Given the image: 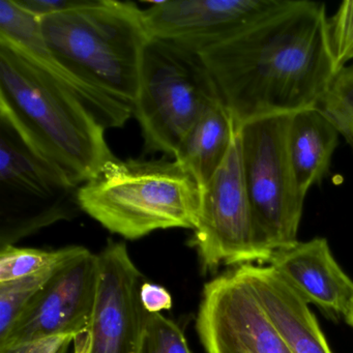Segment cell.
<instances>
[{"instance_id": "cell-1", "label": "cell", "mask_w": 353, "mask_h": 353, "mask_svg": "<svg viewBox=\"0 0 353 353\" xmlns=\"http://www.w3.org/2000/svg\"><path fill=\"white\" fill-rule=\"evenodd\" d=\"M237 129L317 108L339 69L325 5H290L201 54Z\"/></svg>"}, {"instance_id": "cell-2", "label": "cell", "mask_w": 353, "mask_h": 353, "mask_svg": "<svg viewBox=\"0 0 353 353\" xmlns=\"http://www.w3.org/2000/svg\"><path fill=\"white\" fill-rule=\"evenodd\" d=\"M43 39L57 65L53 76L94 113L105 129L133 117L148 34L135 3L88 0L41 18Z\"/></svg>"}, {"instance_id": "cell-3", "label": "cell", "mask_w": 353, "mask_h": 353, "mask_svg": "<svg viewBox=\"0 0 353 353\" xmlns=\"http://www.w3.org/2000/svg\"><path fill=\"white\" fill-rule=\"evenodd\" d=\"M0 112L75 185H81L115 158L105 129L65 84L28 51L0 37Z\"/></svg>"}, {"instance_id": "cell-4", "label": "cell", "mask_w": 353, "mask_h": 353, "mask_svg": "<svg viewBox=\"0 0 353 353\" xmlns=\"http://www.w3.org/2000/svg\"><path fill=\"white\" fill-rule=\"evenodd\" d=\"M200 199L199 183L174 159L121 161L115 157L78 190L82 212L128 239L164 229L194 230Z\"/></svg>"}, {"instance_id": "cell-5", "label": "cell", "mask_w": 353, "mask_h": 353, "mask_svg": "<svg viewBox=\"0 0 353 353\" xmlns=\"http://www.w3.org/2000/svg\"><path fill=\"white\" fill-rule=\"evenodd\" d=\"M220 100L201 55L157 39L148 42L133 105L146 154L174 158L194 123Z\"/></svg>"}, {"instance_id": "cell-6", "label": "cell", "mask_w": 353, "mask_h": 353, "mask_svg": "<svg viewBox=\"0 0 353 353\" xmlns=\"http://www.w3.org/2000/svg\"><path fill=\"white\" fill-rule=\"evenodd\" d=\"M291 115H274L239 128L241 164L256 237L272 257L299 243L305 195L297 185L288 150Z\"/></svg>"}, {"instance_id": "cell-7", "label": "cell", "mask_w": 353, "mask_h": 353, "mask_svg": "<svg viewBox=\"0 0 353 353\" xmlns=\"http://www.w3.org/2000/svg\"><path fill=\"white\" fill-rule=\"evenodd\" d=\"M6 113L0 112V218L3 236L24 234L69 218L78 190Z\"/></svg>"}, {"instance_id": "cell-8", "label": "cell", "mask_w": 353, "mask_h": 353, "mask_svg": "<svg viewBox=\"0 0 353 353\" xmlns=\"http://www.w3.org/2000/svg\"><path fill=\"white\" fill-rule=\"evenodd\" d=\"M192 247L197 250L202 268L268 263L270 256L256 237L251 204L241 164L239 129L220 168L201 188L199 214Z\"/></svg>"}, {"instance_id": "cell-9", "label": "cell", "mask_w": 353, "mask_h": 353, "mask_svg": "<svg viewBox=\"0 0 353 353\" xmlns=\"http://www.w3.org/2000/svg\"><path fill=\"white\" fill-rule=\"evenodd\" d=\"M99 281V255L88 251L65 262L0 338V351L26 346L47 336L72 334L76 338L88 332Z\"/></svg>"}, {"instance_id": "cell-10", "label": "cell", "mask_w": 353, "mask_h": 353, "mask_svg": "<svg viewBox=\"0 0 353 353\" xmlns=\"http://www.w3.org/2000/svg\"><path fill=\"white\" fill-rule=\"evenodd\" d=\"M291 0H166L142 10L150 38L201 55L290 5Z\"/></svg>"}, {"instance_id": "cell-11", "label": "cell", "mask_w": 353, "mask_h": 353, "mask_svg": "<svg viewBox=\"0 0 353 353\" xmlns=\"http://www.w3.org/2000/svg\"><path fill=\"white\" fill-rule=\"evenodd\" d=\"M196 327L208 353H291L236 270L205 285Z\"/></svg>"}, {"instance_id": "cell-12", "label": "cell", "mask_w": 353, "mask_h": 353, "mask_svg": "<svg viewBox=\"0 0 353 353\" xmlns=\"http://www.w3.org/2000/svg\"><path fill=\"white\" fill-rule=\"evenodd\" d=\"M100 281L92 324L90 353H139L148 312L140 299L141 272L123 243L98 254Z\"/></svg>"}, {"instance_id": "cell-13", "label": "cell", "mask_w": 353, "mask_h": 353, "mask_svg": "<svg viewBox=\"0 0 353 353\" xmlns=\"http://www.w3.org/2000/svg\"><path fill=\"white\" fill-rule=\"evenodd\" d=\"M307 303L345 317L353 303V281L339 265L325 239L316 237L274 252L268 261Z\"/></svg>"}, {"instance_id": "cell-14", "label": "cell", "mask_w": 353, "mask_h": 353, "mask_svg": "<svg viewBox=\"0 0 353 353\" xmlns=\"http://www.w3.org/2000/svg\"><path fill=\"white\" fill-rule=\"evenodd\" d=\"M280 332L291 353H334L309 303L270 265L236 268Z\"/></svg>"}, {"instance_id": "cell-15", "label": "cell", "mask_w": 353, "mask_h": 353, "mask_svg": "<svg viewBox=\"0 0 353 353\" xmlns=\"http://www.w3.org/2000/svg\"><path fill=\"white\" fill-rule=\"evenodd\" d=\"M339 135L336 128L319 108L305 109L291 115L289 157L303 195L327 173Z\"/></svg>"}, {"instance_id": "cell-16", "label": "cell", "mask_w": 353, "mask_h": 353, "mask_svg": "<svg viewBox=\"0 0 353 353\" xmlns=\"http://www.w3.org/2000/svg\"><path fill=\"white\" fill-rule=\"evenodd\" d=\"M237 128L222 100L212 104L181 140L174 160L203 187L230 150Z\"/></svg>"}, {"instance_id": "cell-17", "label": "cell", "mask_w": 353, "mask_h": 353, "mask_svg": "<svg viewBox=\"0 0 353 353\" xmlns=\"http://www.w3.org/2000/svg\"><path fill=\"white\" fill-rule=\"evenodd\" d=\"M88 250L71 245L55 251L18 248L6 243L0 252V283L32 276L83 255Z\"/></svg>"}, {"instance_id": "cell-18", "label": "cell", "mask_w": 353, "mask_h": 353, "mask_svg": "<svg viewBox=\"0 0 353 353\" xmlns=\"http://www.w3.org/2000/svg\"><path fill=\"white\" fill-rule=\"evenodd\" d=\"M63 264L32 276L0 283V338L7 334L24 307L44 288Z\"/></svg>"}, {"instance_id": "cell-19", "label": "cell", "mask_w": 353, "mask_h": 353, "mask_svg": "<svg viewBox=\"0 0 353 353\" xmlns=\"http://www.w3.org/2000/svg\"><path fill=\"white\" fill-rule=\"evenodd\" d=\"M317 108L332 121L339 133L353 140V65L336 74Z\"/></svg>"}, {"instance_id": "cell-20", "label": "cell", "mask_w": 353, "mask_h": 353, "mask_svg": "<svg viewBox=\"0 0 353 353\" xmlns=\"http://www.w3.org/2000/svg\"><path fill=\"white\" fill-rule=\"evenodd\" d=\"M139 353H192L185 334L162 314H148Z\"/></svg>"}, {"instance_id": "cell-21", "label": "cell", "mask_w": 353, "mask_h": 353, "mask_svg": "<svg viewBox=\"0 0 353 353\" xmlns=\"http://www.w3.org/2000/svg\"><path fill=\"white\" fill-rule=\"evenodd\" d=\"M330 46L339 71L353 61V0L341 3L328 19Z\"/></svg>"}, {"instance_id": "cell-22", "label": "cell", "mask_w": 353, "mask_h": 353, "mask_svg": "<svg viewBox=\"0 0 353 353\" xmlns=\"http://www.w3.org/2000/svg\"><path fill=\"white\" fill-rule=\"evenodd\" d=\"M22 8L37 17L44 18L81 7L88 0H16Z\"/></svg>"}, {"instance_id": "cell-23", "label": "cell", "mask_w": 353, "mask_h": 353, "mask_svg": "<svg viewBox=\"0 0 353 353\" xmlns=\"http://www.w3.org/2000/svg\"><path fill=\"white\" fill-rule=\"evenodd\" d=\"M140 299L146 312L150 314L172 307V296L164 287L150 282H144L140 289Z\"/></svg>"}, {"instance_id": "cell-24", "label": "cell", "mask_w": 353, "mask_h": 353, "mask_svg": "<svg viewBox=\"0 0 353 353\" xmlns=\"http://www.w3.org/2000/svg\"><path fill=\"white\" fill-rule=\"evenodd\" d=\"M75 336L72 334H59L47 336L28 345L26 353H59L68 343L73 342Z\"/></svg>"}, {"instance_id": "cell-25", "label": "cell", "mask_w": 353, "mask_h": 353, "mask_svg": "<svg viewBox=\"0 0 353 353\" xmlns=\"http://www.w3.org/2000/svg\"><path fill=\"white\" fill-rule=\"evenodd\" d=\"M75 347H74V353H90V332H84L76 336Z\"/></svg>"}, {"instance_id": "cell-26", "label": "cell", "mask_w": 353, "mask_h": 353, "mask_svg": "<svg viewBox=\"0 0 353 353\" xmlns=\"http://www.w3.org/2000/svg\"><path fill=\"white\" fill-rule=\"evenodd\" d=\"M28 345L26 346L16 347V348L8 349V350L0 351V353H26Z\"/></svg>"}, {"instance_id": "cell-27", "label": "cell", "mask_w": 353, "mask_h": 353, "mask_svg": "<svg viewBox=\"0 0 353 353\" xmlns=\"http://www.w3.org/2000/svg\"><path fill=\"white\" fill-rule=\"evenodd\" d=\"M344 318L347 323H348L351 327H353V303L352 305H351L350 309H349L348 313L346 314Z\"/></svg>"}, {"instance_id": "cell-28", "label": "cell", "mask_w": 353, "mask_h": 353, "mask_svg": "<svg viewBox=\"0 0 353 353\" xmlns=\"http://www.w3.org/2000/svg\"><path fill=\"white\" fill-rule=\"evenodd\" d=\"M70 344H71V343H68V344H65V346L63 347V349L59 351V353H68V351H69Z\"/></svg>"}]
</instances>
